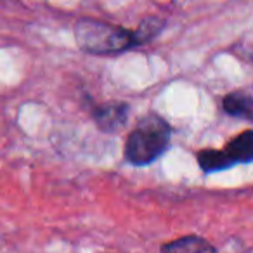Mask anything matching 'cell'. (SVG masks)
Masks as SVG:
<instances>
[{
    "instance_id": "2",
    "label": "cell",
    "mask_w": 253,
    "mask_h": 253,
    "mask_svg": "<svg viewBox=\"0 0 253 253\" xmlns=\"http://www.w3.org/2000/svg\"><path fill=\"white\" fill-rule=\"evenodd\" d=\"M75 39L88 54H118L137 47L134 32L97 19H80L75 25Z\"/></svg>"
},
{
    "instance_id": "7",
    "label": "cell",
    "mask_w": 253,
    "mask_h": 253,
    "mask_svg": "<svg viewBox=\"0 0 253 253\" xmlns=\"http://www.w3.org/2000/svg\"><path fill=\"white\" fill-rule=\"evenodd\" d=\"M196 160L205 173L220 172V170L232 167L229 158L225 156L224 149H203L196 155Z\"/></svg>"
},
{
    "instance_id": "8",
    "label": "cell",
    "mask_w": 253,
    "mask_h": 253,
    "mask_svg": "<svg viewBox=\"0 0 253 253\" xmlns=\"http://www.w3.org/2000/svg\"><path fill=\"white\" fill-rule=\"evenodd\" d=\"M165 19L158 18V16H148L141 21L137 30H134V39L137 45H142V43L151 42L153 39L160 35L165 28Z\"/></svg>"
},
{
    "instance_id": "5",
    "label": "cell",
    "mask_w": 253,
    "mask_h": 253,
    "mask_svg": "<svg viewBox=\"0 0 253 253\" xmlns=\"http://www.w3.org/2000/svg\"><path fill=\"white\" fill-rule=\"evenodd\" d=\"M225 156L231 165L236 163H250L253 160V132L245 130L227 142L224 148Z\"/></svg>"
},
{
    "instance_id": "4",
    "label": "cell",
    "mask_w": 253,
    "mask_h": 253,
    "mask_svg": "<svg viewBox=\"0 0 253 253\" xmlns=\"http://www.w3.org/2000/svg\"><path fill=\"white\" fill-rule=\"evenodd\" d=\"M162 253H217V248L205 238L196 234L182 236L162 245Z\"/></svg>"
},
{
    "instance_id": "1",
    "label": "cell",
    "mask_w": 253,
    "mask_h": 253,
    "mask_svg": "<svg viewBox=\"0 0 253 253\" xmlns=\"http://www.w3.org/2000/svg\"><path fill=\"white\" fill-rule=\"evenodd\" d=\"M172 130L160 115L149 113L139 120L134 130L128 134L123 148V156L135 167L149 165L169 149Z\"/></svg>"
},
{
    "instance_id": "6",
    "label": "cell",
    "mask_w": 253,
    "mask_h": 253,
    "mask_svg": "<svg viewBox=\"0 0 253 253\" xmlns=\"http://www.w3.org/2000/svg\"><path fill=\"white\" fill-rule=\"evenodd\" d=\"M222 108L227 115L234 116V118L250 120L253 115V97L245 90L231 92L222 101Z\"/></svg>"
},
{
    "instance_id": "3",
    "label": "cell",
    "mask_w": 253,
    "mask_h": 253,
    "mask_svg": "<svg viewBox=\"0 0 253 253\" xmlns=\"http://www.w3.org/2000/svg\"><path fill=\"white\" fill-rule=\"evenodd\" d=\"M128 113L130 108L126 102L122 101H109L101 104L94 111V120L99 130L106 132V134H116V132L123 130L128 120Z\"/></svg>"
}]
</instances>
